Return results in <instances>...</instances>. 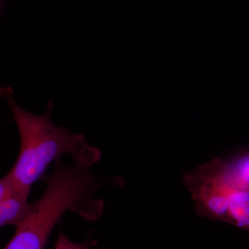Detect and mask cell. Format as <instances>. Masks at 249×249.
Segmentation results:
<instances>
[{"mask_svg": "<svg viewBox=\"0 0 249 249\" xmlns=\"http://www.w3.org/2000/svg\"><path fill=\"white\" fill-rule=\"evenodd\" d=\"M196 179L199 196L209 204L216 221L249 232V189L227 186L211 161L199 165Z\"/></svg>", "mask_w": 249, "mask_h": 249, "instance_id": "obj_3", "label": "cell"}, {"mask_svg": "<svg viewBox=\"0 0 249 249\" xmlns=\"http://www.w3.org/2000/svg\"><path fill=\"white\" fill-rule=\"evenodd\" d=\"M96 245V242L91 239L81 243H75L70 240L63 232H60L54 249H90Z\"/></svg>", "mask_w": 249, "mask_h": 249, "instance_id": "obj_6", "label": "cell"}, {"mask_svg": "<svg viewBox=\"0 0 249 249\" xmlns=\"http://www.w3.org/2000/svg\"><path fill=\"white\" fill-rule=\"evenodd\" d=\"M213 162L219 178L227 186L249 189V150L227 158L217 157Z\"/></svg>", "mask_w": 249, "mask_h": 249, "instance_id": "obj_5", "label": "cell"}, {"mask_svg": "<svg viewBox=\"0 0 249 249\" xmlns=\"http://www.w3.org/2000/svg\"><path fill=\"white\" fill-rule=\"evenodd\" d=\"M91 165L73 161L72 166L55 160L53 172L46 175L45 193L31 202L27 217L16 227V232L4 249H44L55 226L67 211L85 220L96 221L103 215L104 201L96 193L105 186H121L119 177H98Z\"/></svg>", "mask_w": 249, "mask_h": 249, "instance_id": "obj_1", "label": "cell"}, {"mask_svg": "<svg viewBox=\"0 0 249 249\" xmlns=\"http://www.w3.org/2000/svg\"><path fill=\"white\" fill-rule=\"evenodd\" d=\"M30 193L21 188L6 174L0 181V226L17 227L27 217Z\"/></svg>", "mask_w": 249, "mask_h": 249, "instance_id": "obj_4", "label": "cell"}, {"mask_svg": "<svg viewBox=\"0 0 249 249\" xmlns=\"http://www.w3.org/2000/svg\"><path fill=\"white\" fill-rule=\"evenodd\" d=\"M0 95L11 109L20 141L17 160L7 174L23 189L30 193L33 185L45 176L51 163L62 155H70L73 161L89 165L101 159L99 149L89 145L83 134L71 133L53 124V101L48 103L45 114L36 115L16 103L9 85L1 87Z\"/></svg>", "mask_w": 249, "mask_h": 249, "instance_id": "obj_2", "label": "cell"}]
</instances>
